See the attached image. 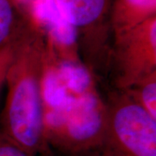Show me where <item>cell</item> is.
I'll list each match as a JSON object with an SVG mask.
<instances>
[{
	"mask_svg": "<svg viewBox=\"0 0 156 156\" xmlns=\"http://www.w3.org/2000/svg\"><path fill=\"white\" fill-rule=\"evenodd\" d=\"M44 156H95L93 152H88V153H82V154H59L53 151H50L49 154Z\"/></svg>",
	"mask_w": 156,
	"mask_h": 156,
	"instance_id": "8fae6325",
	"label": "cell"
},
{
	"mask_svg": "<svg viewBox=\"0 0 156 156\" xmlns=\"http://www.w3.org/2000/svg\"><path fill=\"white\" fill-rule=\"evenodd\" d=\"M30 22L23 0H0V47L16 40Z\"/></svg>",
	"mask_w": 156,
	"mask_h": 156,
	"instance_id": "52a82bcc",
	"label": "cell"
},
{
	"mask_svg": "<svg viewBox=\"0 0 156 156\" xmlns=\"http://www.w3.org/2000/svg\"><path fill=\"white\" fill-rule=\"evenodd\" d=\"M73 29L78 56L97 80L108 77L112 44V0H54Z\"/></svg>",
	"mask_w": 156,
	"mask_h": 156,
	"instance_id": "277c9868",
	"label": "cell"
},
{
	"mask_svg": "<svg viewBox=\"0 0 156 156\" xmlns=\"http://www.w3.org/2000/svg\"><path fill=\"white\" fill-rule=\"evenodd\" d=\"M47 145L59 154L95 150L101 142L106 104L97 82L81 61L62 59L50 46L44 85Z\"/></svg>",
	"mask_w": 156,
	"mask_h": 156,
	"instance_id": "6da1fadb",
	"label": "cell"
},
{
	"mask_svg": "<svg viewBox=\"0 0 156 156\" xmlns=\"http://www.w3.org/2000/svg\"><path fill=\"white\" fill-rule=\"evenodd\" d=\"M50 44L32 21L15 41L5 78L0 130L36 156L50 152L44 133L43 85Z\"/></svg>",
	"mask_w": 156,
	"mask_h": 156,
	"instance_id": "7a4b0ae2",
	"label": "cell"
},
{
	"mask_svg": "<svg viewBox=\"0 0 156 156\" xmlns=\"http://www.w3.org/2000/svg\"><path fill=\"white\" fill-rule=\"evenodd\" d=\"M156 16V0H112V35Z\"/></svg>",
	"mask_w": 156,
	"mask_h": 156,
	"instance_id": "8992f818",
	"label": "cell"
},
{
	"mask_svg": "<svg viewBox=\"0 0 156 156\" xmlns=\"http://www.w3.org/2000/svg\"><path fill=\"white\" fill-rule=\"evenodd\" d=\"M105 100L106 122L95 156H156V119L123 90L113 89Z\"/></svg>",
	"mask_w": 156,
	"mask_h": 156,
	"instance_id": "3957f363",
	"label": "cell"
},
{
	"mask_svg": "<svg viewBox=\"0 0 156 156\" xmlns=\"http://www.w3.org/2000/svg\"><path fill=\"white\" fill-rule=\"evenodd\" d=\"M156 72V16L113 36L108 76L124 90Z\"/></svg>",
	"mask_w": 156,
	"mask_h": 156,
	"instance_id": "5b68a950",
	"label": "cell"
},
{
	"mask_svg": "<svg viewBox=\"0 0 156 156\" xmlns=\"http://www.w3.org/2000/svg\"><path fill=\"white\" fill-rule=\"evenodd\" d=\"M0 156H36L10 139L0 130Z\"/></svg>",
	"mask_w": 156,
	"mask_h": 156,
	"instance_id": "9c48e42d",
	"label": "cell"
},
{
	"mask_svg": "<svg viewBox=\"0 0 156 156\" xmlns=\"http://www.w3.org/2000/svg\"><path fill=\"white\" fill-rule=\"evenodd\" d=\"M123 91L151 116L156 119V72Z\"/></svg>",
	"mask_w": 156,
	"mask_h": 156,
	"instance_id": "ba28073f",
	"label": "cell"
},
{
	"mask_svg": "<svg viewBox=\"0 0 156 156\" xmlns=\"http://www.w3.org/2000/svg\"><path fill=\"white\" fill-rule=\"evenodd\" d=\"M15 41L0 47V93L5 84V78L14 55Z\"/></svg>",
	"mask_w": 156,
	"mask_h": 156,
	"instance_id": "30bf717a",
	"label": "cell"
}]
</instances>
